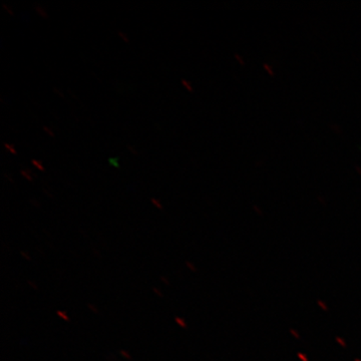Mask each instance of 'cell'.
Here are the masks:
<instances>
[{"label":"cell","instance_id":"cell-1","mask_svg":"<svg viewBox=\"0 0 361 361\" xmlns=\"http://www.w3.org/2000/svg\"><path fill=\"white\" fill-rule=\"evenodd\" d=\"M35 11H37V14H39V16H42V18H49V16H47V11H45V9L42 6H35Z\"/></svg>","mask_w":361,"mask_h":361},{"label":"cell","instance_id":"cell-2","mask_svg":"<svg viewBox=\"0 0 361 361\" xmlns=\"http://www.w3.org/2000/svg\"><path fill=\"white\" fill-rule=\"evenodd\" d=\"M20 174L23 175V177L25 178V179L27 180L28 182H32L33 178L32 174H30L28 171L26 170H21Z\"/></svg>","mask_w":361,"mask_h":361},{"label":"cell","instance_id":"cell-3","mask_svg":"<svg viewBox=\"0 0 361 361\" xmlns=\"http://www.w3.org/2000/svg\"><path fill=\"white\" fill-rule=\"evenodd\" d=\"M4 148H6L9 153L13 154V155H18V151H16L11 145L6 144H6H4Z\"/></svg>","mask_w":361,"mask_h":361},{"label":"cell","instance_id":"cell-4","mask_svg":"<svg viewBox=\"0 0 361 361\" xmlns=\"http://www.w3.org/2000/svg\"><path fill=\"white\" fill-rule=\"evenodd\" d=\"M32 164L33 166H35V167L39 169V171H42V172H44V165H42V161L37 160H32Z\"/></svg>","mask_w":361,"mask_h":361},{"label":"cell","instance_id":"cell-5","mask_svg":"<svg viewBox=\"0 0 361 361\" xmlns=\"http://www.w3.org/2000/svg\"><path fill=\"white\" fill-rule=\"evenodd\" d=\"M182 85L183 87H185L189 92H193L194 89L192 87V85L189 84V82H187L186 80H182Z\"/></svg>","mask_w":361,"mask_h":361},{"label":"cell","instance_id":"cell-6","mask_svg":"<svg viewBox=\"0 0 361 361\" xmlns=\"http://www.w3.org/2000/svg\"><path fill=\"white\" fill-rule=\"evenodd\" d=\"M2 7H4V9L6 13H9V16H13V11H11V6H6V4H2Z\"/></svg>","mask_w":361,"mask_h":361},{"label":"cell","instance_id":"cell-7","mask_svg":"<svg viewBox=\"0 0 361 361\" xmlns=\"http://www.w3.org/2000/svg\"><path fill=\"white\" fill-rule=\"evenodd\" d=\"M118 37H120L121 39H122L123 40V42H130V39H128L127 35H126L125 33H123L122 32H118Z\"/></svg>","mask_w":361,"mask_h":361},{"label":"cell","instance_id":"cell-8","mask_svg":"<svg viewBox=\"0 0 361 361\" xmlns=\"http://www.w3.org/2000/svg\"><path fill=\"white\" fill-rule=\"evenodd\" d=\"M152 203L154 204V205H156L157 207H158V208H161V204L160 203V202H159L158 200H157V199H152Z\"/></svg>","mask_w":361,"mask_h":361},{"label":"cell","instance_id":"cell-9","mask_svg":"<svg viewBox=\"0 0 361 361\" xmlns=\"http://www.w3.org/2000/svg\"><path fill=\"white\" fill-rule=\"evenodd\" d=\"M44 132L47 133V134H49V135H51V137H54V132H51V130L49 129V128L44 127Z\"/></svg>","mask_w":361,"mask_h":361},{"label":"cell","instance_id":"cell-10","mask_svg":"<svg viewBox=\"0 0 361 361\" xmlns=\"http://www.w3.org/2000/svg\"><path fill=\"white\" fill-rule=\"evenodd\" d=\"M116 159H114V160H111L110 163L111 164V165H115L116 166V167H118V164H116Z\"/></svg>","mask_w":361,"mask_h":361}]
</instances>
